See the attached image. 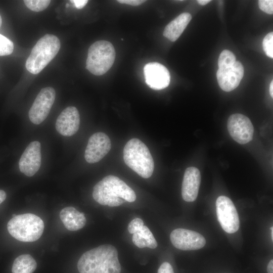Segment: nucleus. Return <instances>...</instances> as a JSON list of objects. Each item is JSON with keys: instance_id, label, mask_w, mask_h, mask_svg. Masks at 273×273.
<instances>
[{"instance_id": "obj_29", "label": "nucleus", "mask_w": 273, "mask_h": 273, "mask_svg": "<svg viewBox=\"0 0 273 273\" xmlns=\"http://www.w3.org/2000/svg\"><path fill=\"white\" fill-rule=\"evenodd\" d=\"M117 2L120 4L129 5L132 6H138L142 4L144 2H145L146 1H144V0H118Z\"/></svg>"}, {"instance_id": "obj_8", "label": "nucleus", "mask_w": 273, "mask_h": 273, "mask_svg": "<svg viewBox=\"0 0 273 273\" xmlns=\"http://www.w3.org/2000/svg\"><path fill=\"white\" fill-rule=\"evenodd\" d=\"M56 93L52 87L42 88L36 97L28 113L32 123L39 124L48 116L55 102Z\"/></svg>"}, {"instance_id": "obj_16", "label": "nucleus", "mask_w": 273, "mask_h": 273, "mask_svg": "<svg viewBox=\"0 0 273 273\" xmlns=\"http://www.w3.org/2000/svg\"><path fill=\"white\" fill-rule=\"evenodd\" d=\"M200 183L199 170L194 167L187 168L185 171L181 186V196L185 201L193 202L196 199Z\"/></svg>"}, {"instance_id": "obj_13", "label": "nucleus", "mask_w": 273, "mask_h": 273, "mask_svg": "<svg viewBox=\"0 0 273 273\" xmlns=\"http://www.w3.org/2000/svg\"><path fill=\"white\" fill-rule=\"evenodd\" d=\"M145 82L151 88L161 90L167 87L170 83V75L168 69L157 62H150L144 68Z\"/></svg>"}, {"instance_id": "obj_19", "label": "nucleus", "mask_w": 273, "mask_h": 273, "mask_svg": "<svg viewBox=\"0 0 273 273\" xmlns=\"http://www.w3.org/2000/svg\"><path fill=\"white\" fill-rule=\"evenodd\" d=\"M36 267V262L30 255L23 254L15 259L12 271V273H33Z\"/></svg>"}, {"instance_id": "obj_7", "label": "nucleus", "mask_w": 273, "mask_h": 273, "mask_svg": "<svg viewBox=\"0 0 273 273\" xmlns=\"http://www.w3.org/2000/svg\"><path fill=\"white\" fill-rule=\"evenodd\" d=\"M217 220L222 229L229 234L236 232L239 229L238 213L232 201L228 197L220 196L216 201Z\"/></svg>"}, {"instance_id": "obj_24", "label": "nucleus", "mask_w": 273, "mask_h": 273, "mask_svg": "<svg viewBox=\"0 0 273 273\" xmlns=\"http://www.w3.org/2000/svg\"><path fill=\"white\" fill-rule=\"evenodd\" d=\"M262 46L265 54L269 57L273 58V32H271L264 37Z\"/></svg>"}, {"instance_id": "obj_27", "label": "nucleus", "mask_w": 273, "mask_h": 273, "mask_svg": "<svg viewBox=\"0 0 273 273\" xmlns=\"http://www.w3.org/2000/svg\"><path fill=\"white\" fill-rule=\"evenodd\" d=\"M140 230L132 234V241L133 244L138 248H143L146 247V244Z\"/></svg>"}, {"instance_id": "obj_3", "label": "nucleus", "mask_w": 273, "mask_h": 273, "mask_svg": "<svg viewBox=\"0 0 273 273\" xmlns=\"http://www.w3.org/2000/svg\"><path fill=\"white\" fill-rule=\"evenodd\" d=\"M125 164L140 176L147 178L153 174L154 163L147 146L141 140L133 138L129 140L123 149Z\"/></svg>"}, {"instance_id": "obj_10", "label": "nucleus", "mask_w": 273, "mask_h": 273, "mask_svg": "<svg viewBox=\"0 0 273 273\" xmlns=\"http://www.w3.org/2000/svg\"><path fill=\"white\" fill-rule=\"evenodd\" d=\"M170 239L175 248L181 250L199 249L206 244L205 238L200 233L181 228L173 230Z\"/></svg>"}, {"instance_id": "obj_31", "label": "nucleus", "mask_w": 273, "mask_h": 273, "mask_svg": "<svg viewBox=\"0 0 273 273\" xmlns=\"http://www.w3.org/2000/svg\"><path fill=\"white\" fill-rule=\"evenodd\" d=\"M267 271L268 273H273V260L269 261L267 266Z\"/></svg>"}, {"instance_id": "obj_34", "label": "nucleus", "mask_w": 273, "mask_h": 273, "mask_svg": "<svg viewBox=\"0 0 273 273\" xmlns=\"http://www.w3.org/2000/svg\"><path fill=\"white\" fill-rule=\"evenodd\" d=\"M269 93H270V96L271 97V98H272L273 97V81L272 80L271 81L270 83Z\"/></svg>"}, {"instance_id": "obj_30", "label": "nucleus", "mask_w": 273, "mask_h": 273, "mask_svg": "<svg viewBox=\"0 0 273 273\" xmlns=\"http://www.w3.org/2000/svg\"><path fill=\"white\" fill-rule=\"evenodd\" d=\"M71 2L73 3L76 8L80 9L83 8L87 3V0H72Z\"/></svg>"}, {"instance_id": "obj_17", "label": "nucleus", "mask_w": 273, "mask_h": 273, "mask_svg": "<svg viewBox=\"0 0 273 273\" xmlns=\"http://www.w3.org/2000/svg\"><path fill=\"white\" fill-rule=\"evenodd\" d=\"M60 217L65 227L71 231L83 228L86 222L84 214L71 206L62 209L60 212Z\"/></svg>"}, {"instance_id": "obj_12", "label": "nucleus", "mask_w": 273, "mask_h": 273, "mask_svg": "<svg viewBox=\"0 0 273 273\" xmlns=\"http://www.w3.org/2000/svg\"><path fill=\"white\" fill-rule=\"evenodd\" d=\"M41 162V144L35 141L28 145L22 154L19 161V168L26 176H32L38 171Z\"/></svg>"}, {"instance_id": "obj_2", "label": "nucleus", "mask_w": 273, "mask_h": 273, "mask_svg": "<svg viewBox=\"0 0 273 273\" xmlns=\"http://www.w3.org/2000/svg\"><path fill=\"white\" fill-rule=\"evenodd\" d=\"M94 200L103 205L118 206L124 203L134 202L136 195L134 191L117 176L109 175L104 177L94 187Z\"/></svg>"}, {"instance_id": "obj_36", "label": "nucleus", "mask_w": 273, "mask_h": 273, "mask_svg": "<svg viewBox=\"0 0 273 273\" xmlns=\"http://www.w3.org/2000/svg\"><path fill=\"white\" fill-rule=\"evenodd\" d=\"M2 24V17L1 16V15H0V28L1 27Z\"/></svg>"}, {"instance_id": "obj_4", "label": "nucleus", "mask_w": 273, "mask_h": 273, "mask_svg": "<svg viewBox=\"0 0 273 273\" xmlns=\"http://www.w3.org/2000/svg\"><path fill=\"white\" fill-rule=\"evenodd\" d=\"M61 47L58 37L46 34L40 38L33 47L25 64L27 70L37 74L55 58Z\"/></svg>"}, {"instance_id": "obj_15", "label": "nucleus", "mask_w": 273, "mask_h": 273, "mask_svg": "<svg viewBox=\"0 0 273 273\" xmlns=\"http://www.w3.org/2000/svg\"><path fill=\"white\" fill-rule=\"evenodd\" d=\"M244 75V67L239 61H236L231 67L218 68L216 77L220 87L225 92H231L239 85Z\"/></svg>"}, {"instance_id": "obj_11", "label": "nucleus", "mask_w": 273, "mask_h": 273, "mask_svg": "<svg viewBox=\"0 0 273 273\" xmlns=\"http://www.w3.org/2000/svg\"><path fill=\"white\" fill-rule=\"evenodd\" d=\"M111 148V141L106 134L102 132L95 133L88 139L84 158L89 163L98 162L107 154Z\"/></svg>"}, {"instance_id": "obj_22", "label": "nucleus", "mask_w": 273, "mask_h": 273, "mask_svg": "<svg viewBox=\"0 0 273 273\" xmlns=\"http://www.w3.org/2000/svg\"><path fill=\"white\" fill-rule=\"evenodd\" d=\"M140 231L145 241L146 247L151 249L156 248L157 246V241L149 228L144 225Z\"/></svg>"}, {"instance_id": "obj_21", "label": "nucleus", "mask_w": 273, "mask_h": 273, "mask_svg": "<svg viewBox=\"0 0 273 273\" xmlns=\"http://www.w3.org/2000/svg\"><path fill=\"white\" fill-rule=\"evenodd\" d=\"M23 2L28 9L34 12L44 10L51 3L50 0H25Z\"/></svg>"}, {"instance_id": "obj_25", "label": "nucleus", "mask_w": 273, "mask_h": 273, "mask_svg": "<svg viewBox=\"0 0 273 273\" xmlns=\"http://www.w3.org/2000/svg\"><path fill=\"white\" fill-rule=\"evenodd\" d=\"M144 225V222L140 218H135L132 220L128 225V232L133 234L138 230L141 229Z\"/></svg>"}, {"instance_id": "obj_32", "label": "nucleus", "mask_w": 273, "mask_h": 273, "mask_svg": "<svg viewBox=\"0 0 273 273\" xmlns=\"http://www.w3.org/2000/svg\"><path fill=\"white\" fill-rule=\"evenodd\" d=\"M7 197L6 192L2 190H0V204L4 202Z\"/></svg>"}, {"instance_id": "obj_26", "label": "nucleus", "mask_w": 273, "mask_h": 273, "mask_svg": "<svg viewBox=\"0 0 273 273\" xmlns=\"http://www.w3.org/2000/svg\"><path fill=\"white\" fill-rule=\"evenodd\" d=\"M259 8L263 12L268 14L273 13V1L260 0L258 1Z\"/></svg>"}, {"instance_id": "obj_20", "label": "nucleus", "mask_w": 273, "mask_h": 273, "mask_svg": "<svg viewBox=\"0 0 273 273\" xmlns=\"http://www.w3.org/2000/svg\"><path fill=\"white\" fill-rule=\"evenodd\" d=\"M236 57L230 51L223 50L220 54L218 60V68L224 69L232 66L236 62Z\"/></svg>"}, {"instance_id": "obj_9", "label": "nucleus", "mask_w": 273, "mask_h": 273, "mask_svg": "<svg viewBox=\"0 0 273 273\" xmlns=\"http://www.w3.org/2000/svg\"><path fill=\"white\" fill-rule=\"evenodd\" d=\"M228 131L234 140L240 144L250 142L254 134V127L250 120L241 114L231 115L228 120Z\"/></svg>"}, {"instance_id": "obj_35", "label": "nucleus", "mask_w": 273, "mask_h": 273, "mask_svg": "<svg viewBox=\"0 0 273 273\" xmlns=\"http://www.w3.org/2000/svg\"><path fill=\"white\" fill-rule=\"evenodd\" d=\"M271 230V240H273V226L270 227V228Z\"/></svg>"}, {"instance_id": "obj_28", "label": "nucleus", "mask_w": 273, "mask_h": 273, "mask_svg": "<svg viewBox=\"0 0 273 273\" xmlns=\"http://www.w3.org/2000/svg\"><path fill=\"white\" fill-rule=\"evenodd\" d=\"M158 273H174V271L171 264L167 262H164L158 268Z\"/></svg>"}, {"instance_id": "obj_5", "label": "nucleus", "mask_w": 273, "mask_h": 273, "mask_svg": "<svg viewBox=\"0 0 273 273\" xmlns=\"http://www.w3.org/2000/svg\"><path fill=\"white\" fill-rule=\"evenodd\" d=\"M44 227L42 220L32 213L16 215L7 224L10 234L24 242H32L39 239L43 233Z\"/></svg>"}, {"instance_id": "obj_23", "label": "nucleus", "mask_w": 273, "mask_h": 273, "mask_svg": "<svg viewBox=\"0 0 273 273\" xmlns=\"http://www.w3.org/2000/svg\"><path fill=\"white\" fill-rule=\"evenodd\" d=\"M14 48L13 42L0 34V56L11 54L13 52Z\"/></svg>"}, {"instance_id": "obj_33", "label": "nucleus", "mask_w": 273, "mask_h": 273, "mask_svg": "<svg viewBox=\"0 0 273 273\" xmlns=\"http://www.w3.org/2000/svg\"><path fill=\"white\" fill-rule=\"evenodd\" d=\"M210 2H211L210 0H198V1H197V2L198 3V4H199L201 5H202V6H204V5L207 4L208 3H209Z\"/></svg>"}, {"instance_id": "obj_6", "label": "nucleus", "mask_w": 273, "mask_h": 273, "mask_svg": "<svg viewBox=\"0 0 273 273\" xmlns=\"http://www.w3.org/2000/svg\"><path fill=\"white\" fill-rule=\"evenodd\" d=\"M115 56V49L110 42L96 41L88 49L86 68L94 75H103L113 65Z\"/></svg>"}, {"instance_id": "obj_14", "label": "nucleus", "mask_w": 273, "mask_h": 273, "mask_svg": "<svg viewBox=\"0 0 273 273\" xmlns=\"http://www.w3.org/2000/svg\"><path fill=\"white\" fill-rule=\"evenodd\" d=\"M80 125V116L77 108L69 106L64 109L57 118L55 127L60 134L70 136L78 131Z\"/></svg>"}, {"instance_id": "obj_1", "label": "nucleus", "mask_w": 273, "mask_h": 273, "mask_svg": "<svg viewBox=\"0 0 273 273\" xmlns=\"http://www.w3.org/2000/svg\"><path fill=\"white\" fill-rule=\"evenodd\" d=\"M77 268L79 273H120L117 250L109 244L89 250L80 257Z\"/></svg>"}, {"instance_id": "obj_18", "label": "nucleus", "mask_w": 273, "mask_h": 273, "mask_svg": "<svg viewBox=\"0 0 273 273\" xmlns=\"http://www.w3.org/2000/svg\"><path fill=\"white\" fill-rule=\"evenodd\" d=\"M192 19L189 13H183L169 23L165 27L163 35L171 41L176 40Z\"/></svg>"}]
</instances>
